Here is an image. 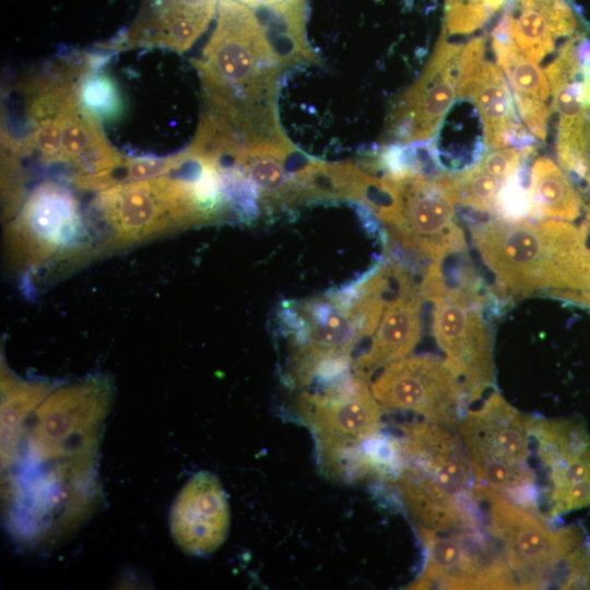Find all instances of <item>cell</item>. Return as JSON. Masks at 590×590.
Masks as SVG:
<instances>
[{
	"label": "cell",
	"mask_w": 590,
	"mask_h": 590,
	"mask_svg": "<svg viewBox=\"0 0 590 590\" xmlns=\"http://www.w3.org/2000/svg\"><path fill=\"white\" fill-rule=\"evenodd\" d=\"M461 48L441 32L423 72L390 110L385 138L392 144L426 142L434 135L457 97Z\"/></svg>",
	"instance_id": "14"
},
{
	"label": "cell",
	"mask_w": 590,
	"mask_h": 590,
	"mask_svg": "<svg viewBox=\"0 0 590 590\" xmlns=\"http://www.w3.org/2000/svg\"><path fill=\"white\" fill-rule=\"evenodd\" d=\"M32 92V130L25 139L30 153L45 164L66 165L80 189L98 192L116 185L126 156L83 107L78 84L67 78L48 79L35 82Z\"/></svg>",
	"instance_id": "4"
},
{
	"label": "cell",
	"mask_w": 590,
	"mask_h": 590,
	"mask_svg": "<svg viewBox=\"0 0 590 590\" xmlns=\"http://www.w3.org/2000/svg\"><path fill=\"white\" fill-rule=\"evenodd\" d=\"M531 148H502L484 154L479 164L491 175L504 181L521 168L522 161Z\"/></svg>",
	"instance_id": "30"
},
{
	"label": "cell",
	"mask_w": 590,
	"mask_h": 590,
	"mask_svg": "<svg viewBox=\"0 0 590 590\" xmlns=\"http://www.w3.org/2000/svg\"><path fill=\"white\" fill-rule=\"evenodd\" d=\"M457 203L477 213L495 216V200L503 184L487 173L477 162L451 175Z\"/></svg>",
	"instance_id": "27"
},
{
	"label": "cell",
	"mask_w": 590,
	"mask_h": 590,
	"mask_svg": "<svg viewBox=\"0 0 590 590\" xmlns=\"http://www.w3.org/2000/svg\"><path fill=\"white\" fill-rule=\"evenodd\" d=\"M458 433L474 483L538 514L539 489L528 461L527 416L493 391L479 409L465 412Z\"/></svg>",
	"instance_id": "7"
},
{
	"label": "cell",
	"mask_w": 590,
	"mask_h": 590,
	"mask_svg": "<svg viewBox=\"0 0 590 590\" xmlns=\"http://www.w3.org/2000/svg\"><path fill=\"white\" fill-rule=\"evenodd\" d=\"M587 225L563 220L510 221L497 216L471 225L472 241L503 294L590 292Z\"/></svg>",
	"instance_id": "2"
},
{
	"label": "cell",
	"mask_w": 590,
	"mask_h": 590,
	"mask_svg": "<svg viewBox=\"0 0 590 590\" xmlns=\"http://www.w3.org/2000/svg\"><path fill=\"white\" fill-rule=\"evenodd\" d=\"M296 28L284 11L220 0L214 31L202 57L192 62L209 108L243 142L287 138L276 104L281 79L295 62Z\"/></svg>",
	"instance_id": "1"
},
{
	"label": "cell",
	"mask_w": 590,
	"mask_h": 590,
	"mask_svg": "<svg viewBox=\"0 0 590 590\" xmlns=\"http://www.w3.org/2000/svg\"><path fill=\"white\" fill-rule=\"evenodd\" d=\"M297 412L317 438L319 455L358 445L380 428V404L356 375L321 392L302 393Z\"/></svg>",
	"instance_id": "15"
},
{
	"label": "cell",
	"mask_w": 590,
	"mask_h": 590,
	"mask_svg": "<svg viewBox=\"0 0 590 590\" xmlns=\"http://www.w3.org/2000/svg\"><path fill=\"white\" fill-rule=\"evenodd\" d=\"M457 97L471 98L476 106L483 122L484 143L489 149L524 146L531 142L518 122L511 91L498 66L484 60Z\"/></svg>",
	"instance_id": "22"
},
{
	"label": "cell",
	"mask_w": 590,
	"mask_h": 590,
	"mask_svg": "<svg viewBox=\"0 0 590 590\" xmlns=\"http://www.w3.org/2000/svg\"><path fill=\"white\" fill-rule=\"evenodd\" d=\"M276 318L293 349L312 355H351L363 339L351 309L327 293L285 300Z\"/></svg>",
	"instance_id": "17"
},
{
	"label": "cell",
	"mask_w": 590,
	"mask_h": 590,
	"mask_svg": "<svg viewBox=\"0 0 590 590\" xmlns=\"http://www.w3.org/2000/svg\"><path fill=\"white\" fill-rule=\"evenodd\" d=\"M370 390L385 408L412 411L457 430L467 412L457 378L444 361L430 355L405 356L388 364Z\"/></svg>",
	"instance_id": "11"
},
{
	"label": "cell",
	"mask_w": 590,
	"mask_h": 590,
	"mask_svg": "<svg viewBox=\"0 0 590 590\" xmlns=\"http://www.w3.org/2000/svg\"><path fill=\"white\" fill-rule=\"evenodd\" d=\"M425 566L409 589H518L514 574L493 541L481 531H437L418 526Z\"/></svg>",
	"instance_id": "10"
},
{
	"label": "cell",
	"mask_w": 590,
	"mask_h": 590,
	"mask_svg": "<svg viewBox=\"0 0 590 590\" xmlns=\"http://www.w3.org/2000/svg\"><path fill=\"white\" fill-rule=\"evenodd\" d=\"M491 14L489 0H445V32L471 34L482 27Z\"/></svg>",
	"instance_id": "28"
},
{
	"label": "cell",
	"mask_w": 590,
	"mask_h": 590,
	"mask_svg": "<svg viewBox=\"0 0 590 590\" xmlns=\"http://www.w3.org/2000/svg\"><path fill=\"white\" fill-rule=\"evenodd\" d=\"M528 193L531 216L575 221L581 213L579 196L564 173L550 157H538L531 167Z\"/></svg>",
	"instance_id": "24"
},
{
	"label": "cell",
	"mask_w": 590,
	"mask_h": 590,
	"mask_svg": "<svg viewBox=\"0 0 590 590\" xmlns=\"http://www.w3.org/2000/svg\"><path fill=\"white\" fill-rule=\"evenodd\" d=\"M472 495L518 589H590V541L579 527H553L550 519L475 483Z\"/></svg>",
	"instance_id": "3"
},
{
	"label": "cell",
	"mask_w": 590,
	"mask_h": 590,
	"mask_svg": "<svg viewBox=\"0 0 590 590\" xmlns=\"http://www.w3.org/2000/svg\"><path fill=\"white\" fill-rule=\"evenodd\" d=\"M556 153L590 220V128L558 131Z\"/></svg>",
	"instance_id": "26"
},
{
	"label": "cell",
	"mask_w": 590,
	"mask_h": 590,
	"mask_svg": "<svg viewBox=\"0 0 590 590\" xmlns=\"http://www.w3.org/2000/svg\"><path fill=\"white\" fill-rule=\"evenodd\" d=\"M94 208L105 228L101 253H110L196 227L188 182L178 173L119 182L98 191Z\"/></svg>",
	"instance_id": "8"
},
{
	"label": "cell",
	"mask_w": 590,
	"mask_h": 590,
	"mask_svg": "<svg viewBox=\"0 0 590 590\" xmlns=\"http://www.w3.org/2000/svg\"><path fill=\"white\" fill-rule=\"evenodd\" d=\"M423 298L420 284L408 272L388 300L370 346L353 362L356 376L367 379L377 369L405 357L414 349L421 337Z\"/></svg>",
	"instance_id": "20"
},
{
	"label": "cell",
	"mask_w": 590,
	"mask_h": 590,
	"mask_svg": "<svg viewBox=\"0 0 590 590\" xmlns=\"http://www.w3.org/2000/svg\"><path fill=\"white\" fill-rule=\"evenodd\" d=\"M216 0H143L126 48L189 49L215 16Z\"/></svg>",
	"instance_id": "19"
},
{
	"label": "cell",
	"mask_w": 590,
	"mask_h": 590,
	"mask_svg": "<svg viewBox=\"0 0 590 590\" xmlns=\"http://www.w3.org/2000/svg\"><path fill=\"white\" fill-rule=\"evenodd\" d=\"M111 399L113 385L103 376L56 388L37 410L31 436L35 457L91 455Z\"/></svg>",
	"instance_id": "9"
},
{
	"label": "cell",
	"mask_w": 590,
	"mask_h": 590,
	"mask_svg": "<svg viewBox=\"0 0 590 590\" xmlns=\"http://www.w3.org/2000/svg\"><path fill=\"white\" fill-rule=\"evenodd\" d=\"M451 175L387 173L375 177L364 203L386 226L399 249L418 259L444 262L465 251Z\"/></svg>",
	"instance_id": "5"
},
{
	"label": "cell",
	"mask_w": 590,
	"mask_h": 590,
	"mask_svg": "<svg viewBox=\"0 0 590 590\" xmlns=\"http://www.w3.org/2000/svg\"><path fill=\"white\" fill-rule=\"evenodd\" d=\"M434 303L433 334L446 354L445 364L457 378L467 403L477 400L494 384V361L483 306L449 293Z\"/></svg>",
	"instance_id": "12"
},
{
	"label": "cell",
	"mask_w": 590,
	"mask_h": 590,
	"mask_svg": "<svg viewBox=\"0 0 590 590\" xmlns=\"http://www.w3.org/2000/svg\"><path fill=\"white\" fill-rule=\"evenodd\" d=\"M493 49L506 73L517 111L529 131L540 140L546 137L551 95L546 74L529 59L498 24L493 33Z\"/></svg>",
	"instance_id": "23"
},
{
	"label": "cell",
	"mask_w": 590,
	"mask_h": 590,
	"mask_svg": "<svg viewBox=\"0 0 590 590\" xmlns=\"http://www.w3.org/2000/svg\"><path fill=\"white\" fill-rule=\"evenodd\" d=\"M9 267L32 275L44 268L71 269L99 253L79 201L56 181H43L4 227Z\"/></svg>",
	"instance_id": "6"
},
{
	"label": "cell",
	"mask_w": 590,
	"mask_h": 590,
	"mask_svg": "<svg viewBox=\"0 0 590 590\" xmlns=\"http://www.w3.org/2000/svg\"><path fill=\"white\" fill-rule=\"evenodd\" d=\"M57 385L46 381L24 380L12 371L5 364L1 365V417L2 447L8 455L10 444H14L16 432L23 418L43 402Z\"/></svg>",
	"instance_id": "25"
},
{
	"label": "cell",
	"mask_w": 590,
	"mask_h": 590,
	"mask_svg": "<svg viewBox=\"0 0 590 590\" xmlns=\"http://www.w3.org/2000/svg\"><path fill=\"white\" fill-rule=\"evenodd\" d=\"M547 472L548 519L590 507V433L576 420L527 416Z\"/></svg>",
	"instance_id": "13"
},
{
	"label": "cell",
	"mask_w": 590,
	"mask_h": 590,
	"mask_svg": "<svg viewBox=\"0 0 590 590\" xmlns=\"http://www.w3.org/2000/svg\"><path fill=\"white\" fill-rule=\"evenodd\" d=\"M577 57L579 61L578 80L583 106L590 110V39L578 35Z\"/></svg>",
	"instance_id": "31"
},
{
	"label": "cell",
	"mask_w": 590,
	"mask_h": 590,
	"mask_svg": "<svg viewBox=\"0 0 590 590\" xmlns=\"http://www.w3.org/2000/svg\"><path fill=\"white\" fill-rule=\"evenodd\" d=\"M441 424L425 421L402 425L404 462L433 477L459 498H472V472L460 435Z\"/></svg>",
	"instance_id": "18"
},
{
	"label": "cell",
	"mask_w": 590,
	"mask_h": 590,
	"mask_svg": "<svg viewBox=\"0 0 590 590\" xmlns=\"http://www.w3.org/2000/svg\"><path fill=\"white\" fill-rule=\"evenodd\" d=\"M521 172L520 168L503 181L495 200V216L510 221L531 217L530 198Z\"/></svg>",
	"instance_id": "29"
},
{
	"label": "cell",
	"mask_w": 590,
	"mask_h": 590,
	"mask_svg": "<svg viewBox=\"0 0 590 590\" xmlns=\"http://www.w3.org/2000/svg\"><path fill=\"white\" fill-rule=\"evenodd\" d=\"M231 522L227 496L219 479L201 471L190 477L173 503L170 533L181 551L204 556L225 541Z\"/></svg>",
	"instance_id": "16"
},
{
	"label": "cell",
	"mask_w": 590,
	"mask_h": 590,
	"mask_svg": "<svg viewBox=\"0 0 590 590\" xmlns=\"http://www.w3.org/2000/svg\"><path fill=\"white\" fill-rule=\"evenodd\" d=\"M499 25L529 59L540 62L558 38L576 32L577 19L566 0H510Z\"/></svg>",
	"instance_id": "21"
}]
</instances>
